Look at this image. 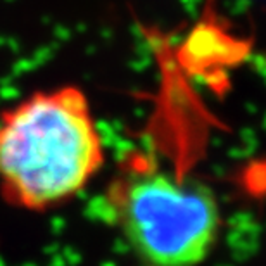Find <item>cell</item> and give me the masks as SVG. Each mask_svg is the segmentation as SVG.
I'll use <instances>...</instances> for the list:
<instances>
[{
	"label": "cell",
	"mask_w": 266,
	"mask_h": 266,
	"mask_svg": "<svg viewBox=\"0 0 266 266\" xmlns=\"http://www.w3.org/2000/svg\"><path fill=\"white\" fill-rule=\"evenodd\" d=\"M104 144L81 88L38 90L0 112V197L45 213L73 201L99 175Z\"/></svg>",
	"instance_id": "cell-1"
},
{
	"label": "cell",
	"mask_w": 266,
	"mask_h": 266,
	"mask_svg": "<svg viewBox=\"0 0 266 266\" xmlns=\"http://www.w3.org/2000/svg\"><path fill=\"white\" fill-rule=\"evenodd\" d=\"M104 209L144 266H199L220 240L223 218L214 190L140 156L118 168L105 187Z\"/></svg>",
	"instance_id": "cell-2"
}]
</instances>
